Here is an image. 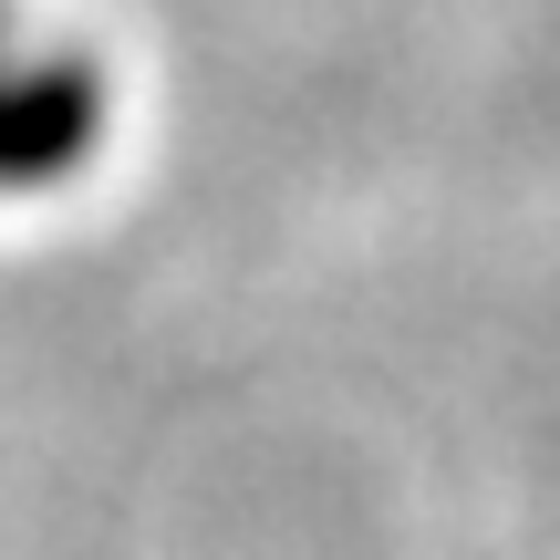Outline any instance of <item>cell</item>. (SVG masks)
I'll return each instance as SVG.
<instances>
[{
	"instance_id": "cell-1",
	"label": "cell",
	"mask_w": 560,
	"mask_h": 560,
	"mask_svg": "<svg viewBox=\"0 0 560 560\" xmlns=\"http://www.w3.org/2000/svg\"><path fill=\"white\" fill-rule=\"evenodd\" d=\"M145 145V52L115 0H0V240L73 229Z\"/></svg>"
}]
</instances>
